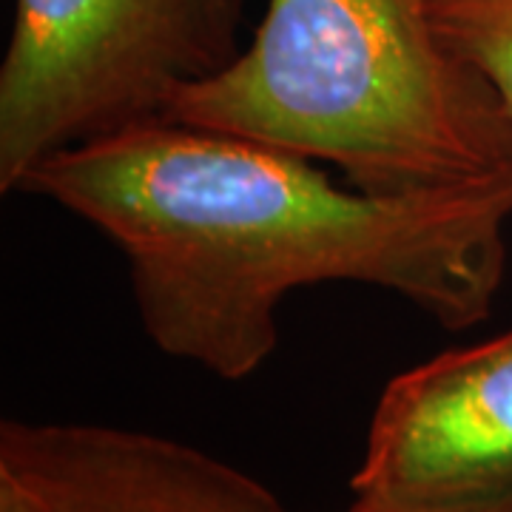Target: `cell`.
Returning a JSON list of instances; mask_svg holds the SVG:
<instances>
[{"instance_id": "1", "label": "cell", "mask_w": 512, "mask_h": 512, "mask_svg": "<svg viewBox=\"0 0 512 512\" xmlns=\"http://www.w3.org/2000/svg\"><path fill=\"white\" fill-rule=\"evenodd\" d=\"M15 194L114 242L154 348L225 382L271 359L282 299L311 285L379 288L441 328H473L493 311L512 220V180L373 194L305 157L174 120L60 151Z\"/></svg>"}, {"instance_id": "2", "label": "cell", "mask_w": 512, "mask_h": 512, "mask_svg": "<svg viewBox=\"0 0 512 512\" xmlns=\"http://www.w3.org/2000/svg\"><path fill=\"white\" fill-rule=\"evenodd\" d=\"M165 120L342 168L373 194L512 180V114L427 0H268L251 43Z\"/></svg>"}, {"instance_id": "3", "label": "cell", "mask_w": 512, "mask_h": 512, "mask_svg": "<svg viewBox=\"0 0 512 512\" xmlns=\"http://www.w3.org/2000/svg\"><path fill=\"white\" fill-rule=\"evenodd\" d=\"M248 0H15L0 66V191L60 151L165 120L239 49Z\"/></svg>"}, {"instance_id": "4", "label": "cell", "mask_w": 512, "mask_h": 512, "mask_svg": "<svg viewBox=\"0 0 512 512\" xmlns=\"http://www.w3.org/2000/svg\"><path fill=\"white\" fill-rule=\"evenodd\" d=\"M350 493L362 512H512V330L384 387Z\"/></svg>"}, {"instance_id": "5", "label": "cell", "mask_w": 512, "mask_h": 512, "mask_svg": "<svg viewBox=\"0 0 512 512\" xmlns=\"http://www.w3.org/2000/svg\"><path fill=\"white\" fill-rule=\"evenodd\" d=\"M0 512H291L262 481L143 430L0 424Z\"/></svg>"}, {"instance_id": "6", "label": "cell", "mask_w": 512, "mask_h": 512, "mask_svg": "<svg viewBox=\"0 0 512 512\" xmlns=\"http://www.w3.org/2000/svg\"><path fill=\"white\" fill-rule=\"evenodd\" d=\"M441 37L484 74L512 114V0H427Z\"/></svg>"}, {"instance_id": "7", "label": "cell", "mask_w": 512, "mask_h": 512, "mask_svg": "<svg viewBox=\"0 0 512 512\" xmlns=\"http://www.w3.org/2000/svg\"><path fill=\"white\" fill-rule=\"evenodd\" d=\"M345 512H362V510H353V507H348V510H345Z\"/></svg>"}]
</instances>
